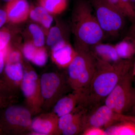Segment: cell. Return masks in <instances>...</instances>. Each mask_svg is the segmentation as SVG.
<instances>
[{"label":"cell","instance_id":"1","mask_svg":"<svg viewBox=\"0 0 135 135\" xmlns=\"http://www.w3.org/2000/svg\"><path fill=\"white\" fill-rule=\"evenodd\" d=\"M96 59L95 71L89 85L83 92V105H96L105 100L133 67L132 59H122L116 62L110 63Z\"/></svg>","mask_w":135,"mask_h":135},{"label":"cell","instance_id":"2","mask_svg":"<svg viewBox=\"0 0 135 135\" xmlns=\"http://www.w3.org/2000/svg\"><path fill=\"white\" fill-rule=\"evenodd\" d=\"M72 23L75 44L90 48L102 42L104 39L90 1L77 0L73 12Z\"/></svg>","mask_w":135,"mask_h":135},{"label":"cell","instance_id":"3","mask_svg":"<svg viewBox=\"0 0 135 135\" xmlns=\"http://www.w3.org/2000/svg\"><path fill=\"white\" fill-rule=\"evenodd\" d=\"M76 54L67 68L68 80L73 90L84 92L96 70L97 60L89 48L75 44Z\"/></svg>","mask_w":135,"mask_h":135},{"label":"cell","instance_id":"4","mask_svg":"<svg viewBox=\"0 0 135 135\" xmlns=\"http://www.w3.org/2000/svg\"><path fill=\"white\" fill-rule=\"evenodd\" d=\"M105 37H118L126 26L127 18L108 0H90Z\"/></svg>","mask_w":135,"mask_h":135},{"label":"cell","instance_id":"5","mask_svg":"<svg viewBox=\"0 0 135 135\" xmlns=\"http://www.w3.org/2000/svg\"><path fill=\"white\" fill-rule=\"evenodd\" d=\"M32 114L26 107L14 104L2 110L0 125L4 134L29 135Z\"/></svg>","mask_w":135,"mask_h":135},{"label":"cell","instance_id":"6","mask_svg":"<svg viewBox=\"0 0 135 135\" xmlns=\"http://www.w3.org/2000/svg\"><path fill=\"white\" fill-rule=\"evenodd\" d=\"M42 110L49 112L57 102L72 90L66 75L55 72L45 73L40 77Z\"/></svg>","mask_w":135,"mask_h":135},{"label":"cell","instance_id":"7","mask_svg":"<svg viewBox=\"0 0 135 135\" xmlns=\"http://www.w3.org/2000/svg\"><path fill=\"white\" fill-rule=\"evenodd\" d=\"M131 72L127 74L106 97L104 104L114 112L125 114L135 103V88L132 83Z\"/></svg>","mask_w":135,"mask_h":135},{"label":"cell","instance_id":"8","mask_svg":"<svg viewBox=\"0 0 135 135\" xmlns=\"http://www.w3.org/2000/svg\"><path fill=\"white\" fill-rule=\"evenodd\" d=\"M20 90L24 97L26 107L32 114L35 115L41 112L42 100L40 77L35 71L30 69L24 70Z\"/></svg>","mask_w":135,"mask_h":135},{"label":"cell","instance_id":"9","mask_svg":"<svg viewBox=\"0 0 135 135\" xmlns=\"http://www.w3.org/2000/svg\"><path fill=\"white\" fill-rule=\"evenodd\" d=\"M119 114L105 105L99 106L91 113L83 115V131L91 127L106 128L119 122Z\"/></svg>","mask_w":135,"mask_h":135},{"label":"cell","instance_id":"10","mask_svg":"<svg viewBox=\"0 0 135 135\" xmlns=\"http://www.w3.org/2000/svg\"><path fill=\"white\" fill-rule=\"evenodd\" d=\"M24 74L22 60H5L2 80L6 87L15 94L20 89Z\"/></svg>","mask_w":135,"mask_h":135},{"label":"cell","instance_id":"11","mask_svg":"<svg viewBox=\"0 0 135 135\" xmlns=\"http://www.w3.org/2000/svg\"><path fill=\"white\" fill-rule=\"evenodd\" d=\"M59 118L51 111L41 114L32 119L29 135H58Z\"/></svg>","mask_w":135,"mask_h":135},{"label":"cell","instance_id":"12","mask_svg":"<svg viewBox=\"0 0 135 135\" xmlns=\"http://www.w3.org/2000/svg\"><path fill=\"white\" fill-rule=\"evenodd\" d=\"M84 94L83 91L73 90L64 96L55 104L51 112L59 117L72 112L77 108V105L83 104Z\"/></svg>","mask_w":135,"mask_h":135},{"label":"cell","instance_id":"13","mask_svg":"<svg viewBox=\"0 0 135 135\" xmlns=\"http://www.w3.org/2000/svg\"><path fill=\"white\" fill-rule=\"evenodd\" d=\"M53 62L59 67L67 68L76 54L75 49L66 40L61 41L51 47Z\"/></svg>","mask_w":135,"mask_h":135},{"label":"cell","instance_id":"14","mask_svg":"<svg viewBox=\"0 0 135 135\" xmlns=\"http://www.w3.org/2000/svg\"><path fill=\"white\" fill-rule=\"evenodd\" d=\"M5 9L7 15L8 21L14 23L25 20L30 11L26 0H13L7 3Z\"/></svg>","mask_w":135,"mask_h":135},{"label":"cell","instance_id":"15","mask_svg":"<svg viewBox=\"0 0 135 135\" xmlns=\"http://www.w3.org/2000/svg\"><path fill=\"white\" fill-rule=\"evenodd\" d=\"M90 50L96 58L110 63L122 60L119 57L114 45L102 42L90 47Z\"/></svg>","mask_w":135,"mask_h":135},{"label":"cell","instance_id":"16","mask_svg":"<svg viewBox=\"0 0 135 135\" xmlns=\"http://www.w3.org/2000/svg\"><path fill=\"white\" fill-rule=\"evenodd\" d=\"M114 46L120 59H131L135 55V40L131 36L126 35Z\"/></svg>","mask_w":135,"mask_h":135},{"label":"cell","instance_id":"17","mask_svg":"<svg viewBox=\"0 0 135 135\" xmlns=\"http://www.w3.org/2000/svg\"><path fill=\"white\" fill-rule=\"evenodd\" d=\"M107 135H135V123L122 121L105 128Z\"/></svg>","mask_w":135,"mask_h":135},{"label":"cell","instance_id":"18","mask_svg":"<svg viewBox=\"0 0 135 135\" xmlns=\"http://www.w3.org/2000/svg\"><path fill=\"white\" fill-rule=\"evenodd\" d=\"M29 15L32 20L40 22L46 28H49L53 21V17L48 11L41 6L31 10Z\"/></svg>","mask_w":135,"mask_h":135},{"label":"cell","instance_id":"19","mask_svg":"<svg viewBox=\"0 0 135 135\" xmlns=\"http://www.w3.org/2000/svg\"><path fill=\"white\" fill-rule=\"evenodd\" d=\"M66 27L64 25L56 26L51 27L47 36L46 43L51 47L61 41L66 40Z\"/></svg>","mask_w":135,"mask_h":135},{"label":"cell","instance_id":"20","mask_svg":"<svg viewBox=\"0 0 135 135\" xmlns=\"http://www.w3.org/2000/svg\"><path fill=\"white\" fill-rule=\"evenodd\" d=\"M41 6L53 14L62 13L67 7V0H39Z\"/></svg>","mask_w":135,"mask_h":135},{"label":"cell","instance_id":"21","mask_svg":"<svg viewBox=\"0 0 135 135\" xmlns=\"http://www.w3.org/2000/svg\"><path fill=\"white\" fill-rule=\"evenodd\" d=\"M85 112L82 107H78L72 112L59 117L58 122V135L62 134L63 131L71 124L75 118Z\"/></svg>","mask_w":135,"mask_h":135},{"label":"cell","instance_id":"22","mask_svg":"<svg viewBox=\"0 0 135 135\" xmlns=\"http://www.w3.org/2000/svg\"><path fill=\"white\" fill-rule=\"evenodd\" d=\"M84 113L75 118L62 133L64 135H77L83 131L82 118Z\"/></svg>","mask_w":135,"mask_h":135},{"label":"cell","instance_id":"23","mask_svg":"<svg viewBox=\"0 0 135 135\" xmlns=\"http://www.w3.org/2000/svg\"><path fill=\"white\" fill-rule=\"evenodd\" d=\"M29 31L31 33L33 39V44L36 47H42L45 42L43 32L38 26L31 24L29 26Z\"/></svg>","mask_w":135,"mask_h":135},{"label":"cell","instance_id":"24","mask_svg":"<svg viewBox=\"0 0 135 135\" xmlns=\"http://www.w3.org/2000/svg\"><path fill=\"white\" fill-rule=\"evenodd\" d=\"M47 54L46 50L40 47L37 48L31 62L36 65L42 66L47 62Z\"/></svg>","mask_w":135,"mask_h":135},{"label":"cell","instance_id":"25","mask_svg":"<svg viewBox=\"0 0 135 135\" xmlns=\"http://www.w3.org/2000/svg\"><path fill=\"white\" fill-rule=\"evenodd\" d=\"M11 35L6 28L0 29V51L5 50L9 46Z\"/></svg>","mask_w":135,"mask_h":135},{"label":"cell","instance_id":"26","mask_svg":"<svg viewBox=\"0 0 135 135\" xmlns=\"http://www.w3.org/2000/svg\"><path fill=\"white\" fill-rule=\"evenodd\" d=\"M16 95L0 93V110L16 101Z\"/></svg>","mask_w":135,"mask_h":135},{"label":"cell","instance_id":"27","mask_svg":"<svg viewBox=\"0 0 135 135\" xmlns=\"http://www.w3.org/2000/svg\"><path fill=\"white\" fill-rule=\"evenodd\" d=\"M38 47L35 46L33 43H27L25 44L23 49L25 57L27 60L31 61Z\"/></svg>","mask_w":135,"mask_h":135},{"label":"cell","instance_id":"28","mask_svg":"<svg viewBox=\"0 0 135 135\" xmlns=\"http://www.w3.org/2000/svg\"><path fill=\"white\" fill-rule=\"evenodd\" d=\"M7 49L5 50L0 51V87L7 91L11 92L5 86L2 80V73L5 64V53Z\"/></svg>","mask_w":135,"mask_h":135},{"label":"cell","instance_id":"29","mask_svg":"<svg viewBox=\"0 0 135 135\" xmlns=\"http://www.w3.org/2000/svg\"><path fill=\"white\" fill-rule=\"evenodd\" d=\"M81 134L83 135H107L105 129L94 127L86 128L83 131Z\"/></svg>","mask_w":135,"mask_h":135},{"label":"cell","instance_id":"30","mask_svg":"<svg viewBox=\"0 0 135 135\" xmlns=\"http://www.w3.org/2000/svg\"><path fill=\"white\" fill-rule=\"evenodd\" d=\"M8 21L7 15L5 9L0 8V29Z\"/></svg>","mask_w":135,"mask_h":135},{"label":"cell","instance_id":"31","mask_svg":"<svg viewBox=\"0 0 135 135\" xmlns=\"http://www.w3.org/2000/svg\"><path fill=\"white\" fill-rule=\"evenodd\" d=\"M119 122L122 121H129L135 123V116L133 115H127L125 114H119Z\"/></svg>","mask_w":135,"mask_h":135},{"label":"cell","instance_id":"32","mask_svg":"<svg viewBox=\"0 0 135 135\" xmlns=\"http://www.w3.org/2000/svg\"><path fill=\"white\" fill-rule=\"evenodd\" d=\"M131 36L135 40V21L131 23V25L128 31L127 35Z\"/></svg>","mask_w":135,"mask_h":135},{"label":"cell","instance_id":"33","mask_svg":"<svg viewBox=\"0 0 135 135\" xmlns=\"http://www.w3.org/2000/svg\"><path fill=\"white\" fill-rule=\"evenodd\" d=\"M0 93H5V94H12V95H13V94H12V93L8 92V91H7V90H5L3 89L1 87H0Z\"/></svg>","mask_w":135,"mask_h":135},{"label":"cell","instance_id":"34","mask_svg":"<svg viewBox=\"0 0 135 135\" xmlns=\"http://www.w3.org/2000/svg\"><path fill=\"white\" fill-rule=\"evenodd\" d=\"M132 75L135 77V61L134 62L133 64V67L132 68V71H131Z\"/></svg>","mask_w":135,"mask_h":135},{"label":"cell","instance_id":"35","mask_svg":"<svg viewBox=\"0 0 135 135\" xmlns=\"http://www.w3.org/2000/svg\"><path fill=\"white\" fill-rule=\"evenodd\" d=\"M132 111V115H134L135 116V103L134 105L132 107V109H131Z\"/></svg>","mask_w":135,"mask_h":135},{"label":"cell","instance_id":"36","mask_svg":"<svg viewBox=\"0 0 135 135\" xmlns=\"http://www.w3.org/2000/svg\"><path fill=\"white\" fill-rule=\"evenodd\" d=\"M1 1H2L3 2L7 3L9 2L13 1V0H1Z\"/></svg>","mask_w":135,"mask_h":135},{"label":"cell","instance_id":"37","mask_svg":"<svg viewBox=\"0 0 135 135\" xmlns=\"http://www.w3.org/2000/svg\"><path fill=\"white\" fill-rule=\"evenodd\" d=\"M130 1L131 2V3L133 5V6L135 8V0H130Z\"/></svg>","mask_w":135,"mask_h":135},{"label":"cell","instance_id":"38","mask_svg":"<svg viewBox=\"0 0 135 135\" xmlns=\"http://www.w3.org/2000/svg\"><path fill=\"white\" fill-rule=\"evenodd\" d=\"M3 134V131L2 128L1 127V125H0V135Z\"/></svg>","mask_w":135,"mask_h":135}]
</instances>
